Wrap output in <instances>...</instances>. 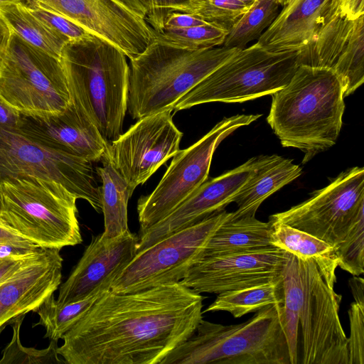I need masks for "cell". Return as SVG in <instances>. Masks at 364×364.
I'll use <instances>...</instances> for the list:
<instances>
[{"label":"cell","mask_w":364,"mask_h":364,"mask_svg":"<svg viewBox=\"0 0 364 364\" xmlns=\"http://www.w3.org/2000/svg\"><path fill=\"white\" fill-rule=\"evenodd\" d=\"M203 299L180 282L107 290L63 336L57 353L68 364H160L195 332Z\"/></svg>","instance_id":"6da1fadb"},{"label":"cell","mask_w":364,"mask_h":364,"mask_svg":"<svg viewBox=\"0 0 364 364\" xmlns=\"http://www.w3.org/2000/svg\"><path fill=\"white\" fill-rule=\"evenodd\" d=\"M343 100L342 84L333 70L299 65L289 82L272 95L267 121L282 146L301 151L306 164L336 144Z\"/></svg>","instance_id":"7a4b0ae2"},{"label":"cell","mask_w":364,"mask_h":364,"mask_svg":"<svg viewBox=\"0 0 364 364\" xmlns=\"http://www.w3.org/2000/svg\"><path fill=\"white\" fill-rule=\"evenodd\" d=\"M127 57L93 35L68 42L60 61L73 105L108 141L122 134L129 87Z\"/></svg>","instance_id":"3957f363"},{"label":"cell","mask_w":364,"mask_h":364,"mask_svg":"<svg viewBox=\"0 0 364 364\" xmlns=\"http://www.w3.org/2000/svg\"><path fill=\"white\" fill-rule=\"evenodd\" d=\"M240 49L223 46L190 50L154 39L130 60L127 110L133 119L166 109Z\"/></svg>","instance_id":"277c9868"},{"label":"cell","mask_w":364,"mask_h":364,"mask_svg":"<svg viewBox=\"0 0 364 364\" xmlns=\"http://www.w3.org/2000/svg\"><path fill=\"white\" fill-rule=\"evenodd\" d=\"M291 364L282 304L264 307L249 320L223 325L203 318L195 332L160 364Z\"/></svg>","instance_id":"5b68a950"},{"label":"cell","mask_w":364,"mask_h":364,"mask_svg":"<svg viewBox=\"0 0 364 364\" xmlns=\"http://www.w3.org/2000/svg\"><path fill=\"white\" fill-rule=\"evenodd\" d=\"M76 200L61 184L31 176L0 183V216L41 248L82 243Z\"/></svg>","instance_id":"8992f818"},{"label":"cell","mask_w":364,"mask_h":364,"mask_svg":"<svg viewBox=\"0 0 364 364\" xmlns=\"http://www.w3.org/2000/svg\"><path fill=\"white\" fill-rule=\"evenodd\" d=\"M298 66L297 51H270L256 42L240 49L200 81L175 104L173 110L272 95L289 82Z\"/></svg>","instance_id":"52a82bcc"},{"label":"cell","mask_w":364,"mask_h":364,"mask_svg":"<svg viewBox=\"0 0 364 364\" xmlns=\"http://www.w3.org/2000/svg\"><path fill=\"white\" fill-rule=\"evenodd\" d=\"M0 97L31 116L59 114L72 103L60 60L14 33L0 63Z\"/></svg>","instance_id":"ba28073f"},{"label":"cell","mask_w":364,"mask_h":364,"mask_svg":"<svg viewBox=\"0 0 364 364\" xmlns=\"http://www.w3.org/2000/svg\"><path fill=\"white\" fill-rule=\"evenodd\" d=\"M31 176L55 181L77 199H83L102 212L101 187L92 162L48 146L18 131L0 126V183L7 179Z\"/></svg>","instance_id":"9c48e42d"},{"label":"cell","mask_w":364,"mask_h":364,"mask_svg":"<svg viewBox=\"0 0 364 364\" xmlns=\"http://www.w3.org/2000/svg\"><path fill=\"white\" fill-rule=\"evenodd\" d=\"M230 213L222 210L168 235L134 256L113 280L110 290L127 293L180 282Z\"/></svg>","instance_id":"30bf717a"},{"label":"cell","mask_w":364,"mask_h":364,"mask_svg":"<svg viewBox=\"0 0 364 364\" xmlns=\"http://www.w3.org/2000/svg\"><path fill=\"white\" fill-rule=\"evenodd\" d=\"M261 116L225 117L198 141L179 151L155 189L138 200L139 233L166 218L208 179L213 153L225 137Z\"/></svg>","instance_id":"8fae6325"},{"label":"cell","mask_w":364,"mask_h":364,"mask_svg":"<svg viewBox=\"0 0 364 364\" xmlns=\"http://www.w3.org/2000/svg\"><path fill=\"white\" fill-rule=\"evenodd\" d=\"M297 260L302 287L301 363L348 364V338L338 315L342 296L326 284L311 259Z\"/></svg>","instance_id":"7c38bea8"},{"label":"cell","mask_w":364,"mask_h":364,"mask_svg":"<svg viewBox=\"0 0 364 364\" xmlns=\"http://www.w3.org/2000/svg\"><path fill=\"white\" fill-rule=\"evenodd\" d=\"M363 209L364 168L355 166L341 172L306 200L270 215L269 222L287 224L336 248Z\"/></svg>","instance_id":"4fadbf2b"},{"label":"cell","mask_w":364,"mask_h":364,"mask_svg":"<svg viewBox=\"0 0 364 364\" xmlns=\"http://www.w3.org/2000/svg\"><path fill=\"white\" fill-rule=\"evenodd\" d=\"M172 111L166 109L139 119L108 143L109 159L132 195L180 151L183 133L173 123Z\"/></svg>","instance_id":"5bb4252c"},{"label":"cell","mask_w":364,"mask_h":364,"mask_svg":"<svg viewBox=\"0 0 364 364\" xmlns=\"http://www.w3.org/2000/svg\"><path fill=\"white\" fill-rule=\"evenodd\" d=\"M58 13L91 35L107 41L129 59L155 39L146 19L119 0H27Z\"/></svg>","instance_id":"9a60e30c"},{"label":"cell","mask_w":364,"mask_h":364,"mask_svg":"<svg viewBox=\"0 0 364 364\" xmlns=\"http://www.w3.org/2000/svg\"><path fill=\"white\" fill-rule=\"evenodd\" d=\"M297 63L333 70L344 98L353 94L364 82V15L350 19L336 11L297 50Z\"/></svg>","instance_id":"2e32d148"},{"label":"cell","mask_w":364,"mask_h":364,"mask_svg":"<svg viewBox=\"0 0 364 364\" xmlns=\"http://www.w3.org/2000/svg\"><path fill=\"white\" fill-rule=\"evenodd\" d=\"M287 252L277 247L203 257L180 281L196 293L220 294L282 277Z\"/></svg>","instance_id":"e0dca14e"},{"label":"cell","mask_w":364,"mask_h":364,"mask_svg":"<svg viewBox=\"0 0 364 364\" xmlns=\"http://www.w3.org/2000/svg\"><path fill=\"white\" fill-rule=\"evenodd\" d=\"M255 156L216 178L207 179L163 220L139 233L136 252L181 229L225 210L259 162Z\"/></svg>","instance_id":"ac0fdd59"},{"label":"cell","mask_w":364,"mask_h":364,"mask_svg":"<svg viewBox=\"0 0 364 364\" xmlns=\"http://www.w3.org/2000/svg\"><path fill=\"white\" fill-rule=\"evenodd\" d=\"M138 236L129 230L107 238L92 236L89 245L59 289L57 301L63 305L83 299L102 289H110L117 274L136 253Z\"/></svg>","instance_id":"d6986e66"},{"label":"cell","mask_w":364,"mask_h":364,"mask_svg":"<svg viewBox=\"0 0 364 364\" xmlns=\"http://www.w3.org/2000/svg\"><path fill=\"white\" fill-rule=\"evenodd\" d=\"M59 249L41 248L18 271L0 283V332L16 318L35 311L61 284Z\"/></svg>","instance_id":"ffe728a7"},{"label":"cell","mask_w":364,"mask_h":364,"mask_svg":"<svg viewBox=\"0 0 364 364\" xmlns=\"http://www.w3.org/2000/svg\"><path fill=\"white\" fill-rule=\"evenodd\" d=\"M16 129L48 146L92 162L100 161L109 143L73 102L65 111L56 114H21L20 125Z\"/></svg>","instance_id":"44dd1931"},{"label":"cell","mask_w":364,"mask_h":364,"mask_svg":"<svg viewBox=\"0 0 364 364\" xmlns=\"http://www.w3.org/2000/svg\"><path fill=\"white\" fill-rule=\"evenodd\" d=\"M337 11V0H287L257 43L270 51H297Z\"/></svg>","instance_id":"7402d4cb"},{"label":"cell","mask_w":364,"mask_h":364,"mask_svg":"<svg viewBox=\"0 0 364 364\" xmlns=\"http://www.w3.org/2000/svg\"><path fill=\"white\" fill-rule=\"evenodd\" d=\"M301 172V168L289 159L276 154L260 156L257 168L232 200L237 205L234 215H255L265 199L296 179Z\"/></svg>","instance_id":"603a6c76"},{"label":"cell","mask_w":364,"mask_h":364,"mask_svg":"<svg viewBox=\"0 0 364 364\" xmlns=\"http://www.w3.org/2000/svg\"><path fill=\"white\" fill-rule=\"evenodd\" d=\"M272 225L255 215L235 216L230 213L206 245L202 257L268 249L272 243Z\"/></svg>","instance_id":"cb8c5ba5"},{"label":"cell","mask_w":364,"mask_h":364,"mask_svg":"<svg viewBox=\"0 0 364 364\" xmlns=\"http://www.w3.org/2000/svg\"><path fill=\"white\" fill-rule=\"evenodd\" d=\"M272 243L299 258L311 259L326 284L334 288L336 283V271L338 259L335 247L326 242L287 224H271Z\"/></svg>","instance_id":"d4e9b609"},{"label":"cell","mask_w":364,"mask_h":364,"mask_svg":"<svg viewBox=\"0 0 364 364\" xmlns=\"http://www.w3.org/2000/svg\"><path fill=\"white\" fill-rule=\"evenodd\" d=\"M96 172L102 181L101 201L104 215L103 236L116 237L129 230L127 205L132 196L128 186L113 166L107 149Z\"/></svg>","instance_id":"484cf974"},{"label":"cell","mask_w":364,"mask_h":364,"mask_svg":"<svg viewBox=\"0 0 364 364\" xmlns=\"http://www.w3.org/2000/svg\"><path fill=\"white\" fill-rule=\"evenodd\" d=\"M0 14L14 34L60 60L62 50L69 41L35 16L25 3L20 1L5 6L0 9Z\"/></svg>","instance_id":"4316f807"},{"label":"cell","mask_w":364,"mask_h":364,"mask_svg":"<svg viewBox=\"0 0 364 364\" xmlns=\"http://www.w3.org/2000/svg\"><path fill=\"white\" fill-rule=\"evenodd\" d=\"M283 302L282 277L277 280L255 284L218 294L204 312L227 311L235 318L257 312L265 306Z\"/></svg>","instance_id":"83f0119b"},{"label":"cell","mask_w":364,"mask_h":364,"mask_svg":"<svg viewBox=\"0 0 364 364\" xmlns=\"http://www.w3.org/2000/svg\"><path fill=\"white\" fill-rule=\"evenodd\" d=\"M107 290H100L83 299L63 305L58 303L53 294L36 311L39 321L33 326H43L45 337L58 341L86 315Z\"/></svg>","instance_id":"f1b7e54d"},{"label":"cell","mask_w":364,"mask_h":364,"mask_svg":"<svg viewBox=\"0 0 364 364\" xmlns=\"http://www.w3.org/2000/svg\"><path fill=\"white\" fill-rule=\"evenodd\" d=\"M282 281L283 289L282 326L287 341L291 364H296L298 363L297 339L302 287L297 257L289 252H287L282 272Z\"/></svg>","instance_id":"f546056e"},{"label":"cell","mask_w":364,"mask_h":364,"mask_svg":"<svg viewBox=\"0 0 364 364\" xmlns=\"http://www.w3.org/2000/svg\"><path fill=\"white\" fill-rule=\"evenodd\" d=\"M280 7L277 0H256L229 29L223 46L242 49L258 40L274 21Z\"/></svg>","instance_id":"4dcf8cb0"},{"label":"cell","mask_w":364,"mask_h":364,"mask_svg":"<svg viewBox=\"0 0 364 364\" xmlns=\"http://www.w3.org/2000/svg\"><path fill=\"white\" fill-rule=\"evenodd\" d=\"M228 33V29L207 23L188 28L156 33L155 39L174 48L196 50L223 46Z\"/></svg>","instance_id":"1f68e13d"},{"label":"cell","mask_w":364,"mask_h":364,"mask_svg":"<svg viewBox=\"0 0 364 364\" xmlns=\"http://www.w3.org/2000/svg\"><path fill=\"white\" fill-rule=\"evenodd\" d=\"M26 315L16 318L12 324L13 336L3 350L0 364H51L65 363L57 353L58 341H50L48 348L38 350L24 347L20 340V329Z\"/></svg>","instance_id":"d6a6232c"},{"label":"cell","mask_w":364,"mask_h":364,"mask_svg":"<svg viewBox=\"0 0 364 364\" xmlns=\"http://www.w3.org/2000/svg\"><path fill=\"white\" fill-rule=\"evenodd\" d=\"M249 8L250 6L240 0H192L179 11L229 31Z\"/></svg>","instance_id":"836d02e7"},{"label":"cell","mask_w":364,"mask_h":364,"mask_svg":"<svg viewBox=\"0 0 364 364\" xmlns=\"http://www.w3.org/2000/svg\"><path fill=\"white\" fill-rule=\"evenodd\" d=\"M335 250L338 267L353 276L364 272V209L354 218Z\"/></svg>","instance_id":"e575fe53"},{"label":"cell","mask_w":364,"mask_h":364,"mask_svg":"<svg viewBox=\"0 0 364 364\" xmlns=\"http://www.w3.org/2000/svg\"><path fill=\"white\" fill-rule=\"evenodd\" d=\"M25 4L35 16L68 41L79 40L91 35L63 16L47 9L36 2L27 1Z\"/></svg>","instance_id":"d590c367"},{"label":"cell","mask_w":364,"mask_h":364,"mask_svg":"<svg viewBox=\"0 0 364 364\" xmlns=\"http://www.w3.org/2000/svg\"><path fill=\"white\" fill-rule=\"evenodd\" d=\"M348 317V364H364V306L355 301L351 303Z\"/></svg>","instance_id":"8d00e7d4"},{"label":"cell","mask_w":364,"mask_h":364,"mask_svg":"<svg viewBox=\"0 0 364 364\" xmlns=\"http://www.w3.org/2000/svg\"><path fill=\"white\" fill-rule=\"evenodd\" d=\"M192 0H151V9L146 21L156 33L163 31L166 16L171 11H179Z\"/></svg>","instance_id":"74e56055"},{"label":"cell","mask_w":364,"mask_h":364,"mask_svg":"<svg viewBox=\"0 0 364 364\" xmlns=\"http://www.w3.org/2000/svg\"><path fill=\"white\" fill-rule=\"evenodd\" d=\"M1 245H12L35 251L41 248L10 227L0 216Z\"/></svg>","instance_id":"f35d334b"},{"label":"cell","mask_w":364,"mask_h":364,"mask_svg":"<svg viewBox=\"0 0 364 364\" xmlns=\"http://www.w3.org/2000/svg\"><path fill=\"white\" fill-rule=\"evenodd\" d=\"M207 23L208 22L188 13L171 11L169 12L164 18L163 31L188 28L203 25Z\"/></svg>","instance_id":"ab89813d"},{"label":"cell","mask_w":364,"mask_h":364,"mask_svg":"<svg viewBox=\"0 0 364 364\" xmlns=\"http://www.w3.org/2000/svg\"><path fill=\"white\" fill-rule=\"evenodd\" d=\"M37 252L28 255L0 257V283L18 271L23 266L28 263Z\"/></svg>","instance_id":"60d3db41"},{"label":"cell","mask_w":364,"mask_h":364,"mask_svg":"<svg viewBox=\"0 0 364 364\" xmlns=\"http://www.w3.org/2000/svg\"><path fill=\"white\" fill-rule=\"evenodd\" d=\"M21 122V114L0 97V126L16 129Z\"/></svg>","instance_id":"b9f144b4"},{"label":"cell","mask_w":364,"mask_h":364,"mask_svg":"<svg viewBox=\"0 0 364 364\" xmlns=\"http://www.w3.org/2000/svg\"><path fill=\"white\" fill-rule=\"evenodd\" d=\"M337 11L350 19L364 15V0H337Z\"/></svg>","instance_id":"7bdbcfd3"},{"label":"cell","mask_w":364,"mask_h":364,"mask_svg":"<svg viewBox=\"0 0 364 364\" xmlns=\"http://www.w3.org/2000/svg\"><path fill=\"white\" fill-rule=\"evenodd\" d=\"M12 34L9 26L0 14V63L6 54Z\"/></svg>","instance_id":"ee69618b"},{"label":"cell","mask_w":364,"mask_h":364,"mask_svg":"<svg viewBox=\"0 0 364 364\" xmlns=\"http://www.w3.org/2000/svg\"><path fill=\"white\" fill-rule=\"evenodd\" d=\"M138 16L146 19L151 9V0H119Z\"/></svg>","instance_id":"f6af8a7d"},{"label":"cell","mask_w":364,"mask_h":364,"mask_svg":"<svg viewBox=\"0 0 364 364\" xmlns=\"http://www.w3.org/2000/svg\"><path fill=\"white\" fill-rule=\"evenodd\" d=\"M348 285L355 302L364 306V281L362 277L353 276L348 280Z\"/></svg>","instance_id":"bcb514c9"},{"label":"cell","mask_w":364,"mask_h":364,"mask_svg":"<svg viewBox=\"0 0 364 364\" xmlns=\"http://www.w3.org/2000/svg\"><path fill=\"white\" fill-rule=\"evenodd\" d=\"M20 1H22V0H0V9L5 6L18 3Z\"/></svg>","instance_id":"7dc6e473"},{"label":"cell","mask_w":364,"mask_h":364,"mask_svg":"<svg viewBox=\"0 0 364 364\" xmlns=\"http://www.w3.org/2000/svg\"><path fill=\"white\" fill-rule=\"evenodd\" d=\"M248 6H251L256 0H240Z\"/></svg>","instance_id":"c3c4849f"},{"label":"cell","mask_w":364,"mask_h":364,"mask_svg":"<svg viewBox=\"0 0 364 364\" xmlns=\"http://www.w3.org/2000/svg\"><path fill=\"white\" fill-rule=\"evenodd\" d=\"M282 7L284 5V4L287 1V0H277Z\"/></svg>","instance_id":"681fc988"}]
</instances>
